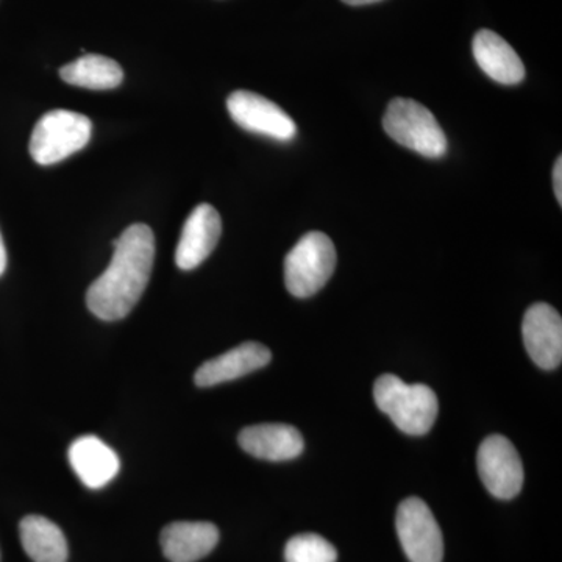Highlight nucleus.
I'll return each mask as SVG.
<instances>
[{"label":"nucleus","instance_id":"obj_1","mask_svg":"<svg viewBox=\"0 0 562 562\" xmlns=\"http://www.w3.org/2000/svg\"><path fill=\"white\" fill-rule=\"evenodd\" d=\"M113 246L109 268L87 292L88 308L106 322L127 317L146 291L154 269V232L149 225L133 224Z\"/></svg>","mask_w":562,"mask_h":562},{"label":"nucleus","instance_id":"obj_9","mask_svg":"<svg viewBox=\"0 0 562 562\" xmlns=\"http://www.w3.org/2000/svg\"><path fill=\"white\" fill-rule=\"evenodd\" d=\"M522 335L528 355L546 371L560 368L562 360L561 314L547 305L535 303L525 313Z\"/></svg>","mask_w":562,"mask_h":562},{"label":"nucleus","instance_id":"obj_3","mask_svg":"<svg viewBox=\"0 0 562 562\" xmlns=\"http://www.w3.org/2000/svg\"><path fill=\"white\" fill-rule=\"evenodd\" d=\"M383 128L395 143L422 157L446 155L447 138L441 125L430 110L413 99H394L384 113Z\"/></svg>","mask_w":562,"mask_h":562},{"label":"nucleus","instance_id":"obj_7","mask_svg":"<svg viewBox=\"0 0 562 562\" xmlns=\"http://www.w3.org/2000/svg\"><path fill=\"white\" fill-rule=\"evenodd\" d=\"M476 464L480 479L494 497L512 501L522 491V460L505 436H487L480 446Z\"/></svg>","mask_w":562,"mask_h":562},{"label":"nucleus","instance_id":"obj_10","mask_svg":"<svg viewBox=\"0 0 562 562\" xmlns=\"http://www.w3.org/2000/svg\"><path fill=\"white\" fill-rule=\"evenodd\" d=\"M222 235L220 213L209 203L195 206L184 222L177 244L176 262L181 271L199 268L216 249Z\"/></svg>","mask_w":562,"mask_h":562},{"label":"nucleus","instance_id":"obj_2","mask_svg":"<svg viewBox=\"0 0 562 562\" xmlns=\"http://www.w3.org/2000/svg\"><path fill=\"white\" fill-rule=\"evenodd\" d=\"M373 397L380 412L409 436L427 435L438 417V397L427 384H408L386 373L376 380Z\"/></svg>","mask_w":562,"mask_h":562},{"label":"nucleus","instance_id":"obj_13","mask_svg":"<svg viewBox=\"0 0 562 562\" xmlns=\"http://www.w3.org/2000/svg\"><path fill=\"white\" fill-rule=\"evenodd\" d=\"M244 452L266 461H290L303 452L302 432L286 424L251 425L239 432Z\"/></svg>","mask_w":562,"mask_h":562},{"label":"nucleus","instance_id":"obj_19","mask_svg":"<svg viewBox=\"0 0 562 562\" xmlns=\"http://www.w3.org/2000/svg\"><path fill=\"white\" fill-rule=\"evenodd\" d=\"M553 188L554 195H557L558 203L562 205V158H558L557 165L553 169Z\"/></svg>","mask_w":562,"mask_h":562},{"label":"nucleus","instance_id":"obj_5","mask_svg":"<svg viewBox=\"0 0 562 562\" xmlns=\"http://www.w3.org/2000/svg\"><path fill=\"white\" fill-rule=\"evenodd\" d=\"M336 268L335 244L325 233L302 236L284 260V283L294 297L308 299L331 279Z\"/></svg>","mask_w":562,"mask_h":562},{"label":"nucleus","instance_id":"obj_15","mask_svg":"<svg viewBox=\"0 0 562 562\" xmlns=\"http://www.w3.org/2000/svg\"><path fill=\"white\" fill-rule=\"evenodd\" d=\"M473 57L492 80L517 85L525 79V66L517 52L492 31H480L472 43Z\"/></svg>","mask_w":562,"mask_h":562},{"label":"nucleus","instance_id":"obj_12","mask_svg":"<svg viewBox=\"0 0 562 562\" xmlns=\"http://www.w3.org/2000/svg\"><path fill=\"white\" fill-rule=\"evenodd\" d=\"M68 458L70 468L90 490H101L120 473V457L98 436L76 439L70 443Z\"/></svg>","mask_w":562,"mask_h":562},{"label":"nucleus","instance_id":"obj_17","mask_svg":"<svg viewBox=\"0 0 562 562\" xmlns=\"http://www.w3.org/2000/svg\"><path fill=\"white\" fill-rule=\"evenodd\" d=\"M60 77L72 87L87 88V90H114L124 80V70L120 63L111 60L103 55H83L76 61L63 66Z\"/></svg>","mask_w":562,"mask_h":562},{"label":"nucleus","instance_id":"obj_11","mask_svg":"<svg viewBox=\"0 0 562 562\" xmlns=\"http://www.w3.org/2000/svg\"><path fill=\"white\" fill-rule=\"evenodd\" d=\"M271 360L272 353L268 347L260 342H244L221 357L203 362L195 372L194 382L201 387L216 386L258 371Z\"/></svg>","mask_w":562,"mask_h":562},{"label":"nucleus","instance_id":"obj_14","mask_svg":"<svg viewBox=\"0 0 562 562\" xmlns=\"http://www.w3.org/2000/svg\"><path fill=\"white\" fill-rule=\"evenodd\" d=\"M220 542V530L210 522H173L161 531V549L171 562H198Z\"/></svg>","mask_w":562,"mask_h":562},{"label":"nucleus","instance_id":"obj_8","mask_svg":"<svg viewBox=\"0 0 562 562\" xmlns=\"http://www.w3.org/2000/svg\"><path fill=\"white\" fill-rule=\"evenodd\" d=\"M232 120L244 131L277 140H291L297 133L295 122L277 103L250 91H235L227 99Z\"/></svg>","mask_w":562,"mask_h":562},{"label":"nucleus","instance_id":"obj_4","mask_svg":"<svg viewBox=\"0 0 562 562\" xmlns=\"http://www.w3.org/2000/svg\"><path fill=\"white\" fill-rule=\"evenodd\" d=\"M91 135L90 117L76 111L52 110L36 122L29 149L38 165H57L83 149Z\"/></svg>","mask_w":562,"mask_h":562},{"label":"nucleus","instance_id":"obj_18","mask_svg":"<svg viewBox=\"0 0 562 562\" xmlns=\"http://www.w3.org/2000/svg\"><path fill=\"white\" fill-rule=\"evenodd\" d=\"M286 562H336L338 552L327 539L314 532L297 535L284 547Z\"/></svg>","mask_w":562,"mask_h":562},{"label":"nucleus","instance_id":"obj_6","mask_svg":"<svg viewBox=\"0 0 562 562\" xmlns=\"http://www.w3.org/2000/svg\"><path fill=\"white\" fill-rule=\"evenodd\" d=\"M395 528L409 561L442 562V531L422 498L409 497L398 505Z\"/></svg>","mask_w":562,"mask_h":562},{"label":"nucleus","instance_id":"obj_16","mask_svg":"<svg viewBox=\"0 0 562 562\" xmlns=\"http://www.w3.org/2000/svg\"><path fill=\"white\" fill-rule=\"evenodd\" d=\"M22 547L33 562L68 561V541L58 525L43 516H27L21 520Z\"/></svg>","mask_w":562,"mask_h":562},{"label":"nucleus","instance_id":"obj_20","mask_svg":"<svg viewBox=\"0 0 562 562\" xmlns=\"http://www.w3.org/2000/svg\"><path fill=\"white\" fill-rule=\"evenodd\" d=\"M7 269V250L3 244L2 235H0V277L3 276Z\"/></svg>","mask_w":562,"mask_h":562},{"label":"nucleus","instance_id":"obj_21","mask_svg":"<svg viewBox=\"0 0 562 562\" xmlns=\"http://www.w3.org/2000/svg\"><path fill=\"white\" fill-rule=\"evenodd\" d=\"M344 3L351 7L372 5V3L382 2V0H342Z\"/></svg>","mask_w":562,"mask_h":562}]
</instances>
